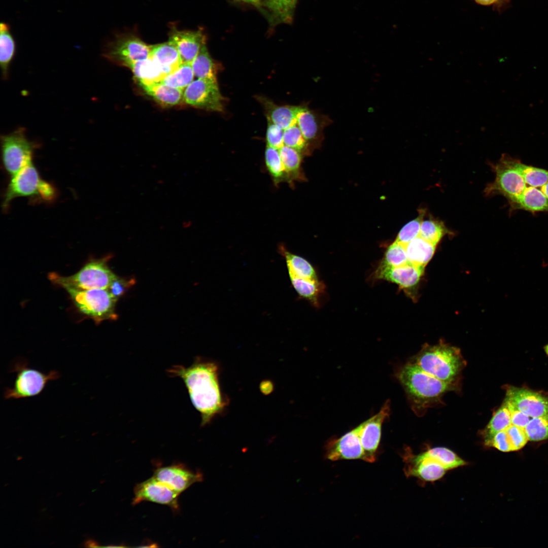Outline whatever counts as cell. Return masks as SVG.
I'll use <instances>...</instances> for the list:
<instances>
[{
    "label": "cell",
    "mask_w": 548,
    "mask_h": 548,
    "mask_svg": "<svg viewBox=\"0 0 548 548\" xmlns=\"http://www.w3.org/2000/svg\"><path fill=\"white\" fill-rule=\"evenodd\" d=\"M264 163L276 187H278L283 182L287 183L286 170L279 150L267 146L264 153Z\"/></svg>",
    "instance_id": "cell-34"
},
{
    "label": "cell",
    "mask_w": 548,
    "mask_h": 548,
    "mask_svg": "<svg viewBox=\"0 0 548 548\" xmlns=\"http://www.w3.org/2000/svg\"><path fill=\"white\" fill-rule=\"evenodd\" d=\"M18 197H27L34 200L52 202L57 197L56 188L41 178L31 163L11 177L5 191L2 208L6 211L11 201Z\"/></svg>",
    "instance_id": "cell-4"
},
{
    "label": "cell",
    "mask_w": 548,
    "mask_h": 548,
    "mask_svg": "<svg viewBox=\"0 0 548 548\" xmlns=\"http://www.w3.org/2000/svg\"><path fill=\"white\" fill-rule=\"evenodd\" d=\"M126 66L132 71L140 85L159 83L165 76L158 65L150 57L130 63Z\"/></svg>",
    "instance_id": "cell-27"
},
{
    "label": "cell",
    "mask_w": 548,
    "mask_h": 548,
    "mask_svg": "<svg viewBox=\"0 0 548 548\" xmlns=\"http://www.w3.org/2000/svg\"><path fill=\"white\" fill-rule=\"evenodd\" d=\"M151 46L133 33L118 36L104 53L109 60L126 66L132 62L150 57Z\"/></svg>",
    "instance_id": "cell-10"
},
{
    "label": "cell",
    "mask_w": 548,
    "mask_h": 548,
    "mask_svg": "<svg viewBox=\"0 0 548 548\" xmlns=\"http://www.w3.org/2000/svg\"><path fill=\"white\" fill-rule=\"evenodd\" d=\"M2 159L4 168L12 177L32 163L34 152L39 145L26 136V130L20 127L1 137Z\"/></svg>",
    "instance_id": "cell-7"
},
{
    "label": "cell",
    "mask_w": 548,
    "mask_h": 548,
    "mask_svg": "<svg viewBox=\"0 0 548 548\" xmlns=\"http://www.w3.org/2000/svg\"><path fill=\"white\" fill-rule=\"evenodd\" d=\"M278 251L286 261L289 276L318 280L314 268L306 259L289 251L283 244L279 245Z\"/></svg>",
    "instance_id": "cell-24"
},
{
    "label": "cell",
    "mask_w": 548,
    "mask_h": 548,
    "mask_svg": "<svg viewBox=\"0 0 548 548\" xmlns=\"http://www.w3.org/2000/svg\"><path fill=\"white\" fill-rule=\"evenodd\" d=\"M505 431L508 435L512 451L521 449L529 440L524 428L511 424L505 429Z\"/></svg>",
    "instance_id": "cell-43"
},
{
    "label": "cell",
    "mask_w": 548,
    "mask_h": 548,
    "mask_svg": "<svg viewBox=\"0 0 548 548\" xmlns=\"http://www.w3.org/2000/svg\"><path fill=\"white\" fill-rule=\"evenodd\" d=\"M194 77L191 63L183 62L175 71L165 76L160 82L184 90L193 81Z\"/></svg>",
    "instance_id": "cell-35"
},
{
    "label": "cell",
    "mask_w": 548,
    "mask_h": 548,
    "mask_svg": "<svg viewBox=\"0 0 548 548\" xmlns=\"http://www.w3.org/2000/svg\"><path fill=\"white\" fill-rule=\"evenodd\" d=\"M524 429L529 440L548 439V415L532 418Z\"/></svg>",
    "instance_id": "cell-40"
},
{
    "label": "cell",
    "mask_w": 548,
    "mask_h": 548,
    "mask_svg": "<svg viewBox=\"0 0 548 548\" xmlns=\"http://www.w3.org/2000/svg\"><path fill=\"white\" fill-rule=\"evenodd\" d=\"M425 372L449 383H455L465 361L460 350L445 344L425 345L411 361Z\"/></svg>",
    "instance_id": "cell-3"
},
{
    "label": "cell",
    "mask_w": 548,
    "mask_h": 548,
    "mask_svg": "<svg viewBox=\"0 0 548 548\" xmlns=\"http://www.w3.org/2000/svg\"><path fill=\"white\" fill-rule=\"evenodd\" d=\"M398 379L404 389L414 412L422 415L428 407L439 400L446 392L454 390L455 383L441 380L425 372L411 361L398 372Z\"/></svg>",
    "instance_id": "cell-2"
},
{
    "label": "cell",
    "mask_w": 548,
    "mask_h": 548,
    "mask_svg": "<svg viewBox=\"0 0 548 548\" xmlns=\"http://www.w3.org/2000/svg\"><path fill=\"white\" fill-rule=\"evenodd\" d=\"M449 231L441 222L436 219L429 218L423 220L420 236L424 239L436 245Z\"/></svg>",
    "instance_id": "cell-38"
},
{
    "label": "cell",
    "mask_w": 548,
    "mask_h": 548,
    "mask_svg": "<svg viewBox=\"0 0 548 548\" xmlns=\"http://www.w3.org/2000/svg\"><path fill=\"white\" fill-rule=\"evenodd\" d=\"M504 401L510 411L511 424L524 428L529 422L530 417L518 409L506 398Z\"/></svg>",
    "instance_id": "cell-47"
},
{
    "label": "cell",
    "mask_w": 548,
    "mask_h": 548,
    "mask_svg": "<svg viewBox=\"0 0 548 548\" xmlns=\"http://www.w3.org/2000/svg\"><path fill=\"white\" fill-rule=\"evenodd\" d=\"M296 120L309 146L319 143L323 139L324 128L332 123L328 116L311 110L304 106H299Z\"/></svg>",
    "instance_id": "cell-18"
},
{
    "label": "cell",
    "mask_w": 548,
    "mask_h": 548,
    "mask_svg": "<svg viewBox=\"0 0 548 548\" xmlns=\"http://www.w3.org/2000/svg\"><path fill=\"white\" fill-rule=\"evenodd\" d=\"M539 188L543 193L548 198V181Z\"/></svg>",
    "instance_id": "cell-52"
},
{
    "label": "cell",
    "mask_w": 548,
    "mask_h": 548,
    "mask_svg": "<svg viewBox=\"0 0 548 548\" xmlns=\"http://www.w3.org/2000/svg\"><path fill=\"white\" fill-rule=\"evenodd\" d=\"M84 546L86 547H100L98 543L93 539H88L84 543Z\"/></svg>",
    "instance_id": "cell-50"
},
{
    "label": "cell",
    "mask_w": 548,
    "mask_h": 548,
    "mask_svg": "<svg viewBox=\"0 0 548 548\" xmlns=\"http://www.w3.org/2000/svg\"><path fill=\"white\" fill-rule=\"evenodd\" d=\"M424 268L410 262L396 267L379 265L375 271V277L396 283L402 288L409 289L418 284Z\"/></svg>",
    "instance_id": "cell-19"
},
{
    "label": "cell",
    "mask_w": 548,
    "mask_h": 548,
    "mask_svg": "<svg viewBox=\"0 0 548 548\" xmlns=\"http://www.w3.org/2000/svg\"><path fill=\"white\" fill-rule=\"evenodd\" d=\"M153 477L180 493L193 484L203 480L202 473L194 472L182 464L158 468L155 470Z\"/></svg>",
    "instance_id": "cell-17"
},
{
    "label": "cell",
    "mask_w": 548,
    "mask_h": 548,
    "mask_svg": "<svg viewBox=\"0 0 548 548\" xmlns=\"http://www.w3.org/2000/svg\"><path fill=\"white\" fill-rule=\"evenodd\" d=\"M219 369L215 361L197 357L188 367L175 365L167 370L170 376L183 380L193 406L201 416L202 426L222 414L227 404L220 389Z\"/></svg>",
    "instance_id": "cell-1"
},
{
    "label": "cell",
    "mask_w": 548,
    "mask_h": 548,
    "mask_svg": "<svg viewBox=\"0 0 548 548\" xmlns=\"http://www.w3.org/2000/svg\"><path fill=\"white\" fill-rule=\"evenodd\" d=\"M325 455L326 458L331 461L354 459L364 461L365 454L358 427L339 438L330 441L326 447Z\"/></svg>",
    "instance_id": "cell-15"
},
{
    "label": "cell",
    "mask_w": 548,
    "mask_h": 548,
    "mask_svg": "<svg viewBox=\"0 0 548 548\" xmlns=\"http://www.w3.org/2000/svg\"><path fill=\"white\" fill-rule=\"evenodd\" d=\"M291 284L298 294L315 305L318 304V298L322 289L318 280H312L289 276Z\"/></svg>",
    "instance_id": "cell-36"
},
{
    "label": "cell",
    "mask_w": 548,
    "mask_h": 548,
    "mask_svg": "<svg viewBox=\"0 0 548 548\" xmlns=\"http://www.w3.org/2000/svg\"><path fill=\"white\" fill-rule=\"evenodd\" d=\"M510 206L512 211L524 210L531 212H548V198L539 188L527 186L522 195Z\"/></svg>",
    "instance_id": "cell-25"
},
{
    "label": "cell",
    "mask_w": 548,
    "mask_h": 548,
    "mask_svg": "<svg viewBox=\"0 0 548 548\" xmlns=\"http://www.w3.org/2000/svg\"><path fill=\"white\" fill-rule=\"evenodd\" d=\"M297 0H265L262 13L271 27L281 23H290Z\"/></svg>",
    "instance_id": "cell-22"
},
{
    "label": "cell",
    "mask_w": 548,
    "mask_h": 548,
    "mask_svg": "<svg viewBox=\"0 0 548 548\" xmlns=\"http://www.w3.org/2000/svg\"><path fill=\"white\" fill-rule=\"evenodd\" d=\"M287 177V183L293 186L294 181L302 179L301 173V154L291 147L284 146L279 150Z\"/></svg>",
    "instance_id": "cell-31"
},
{
    "label": "cell",
    "mask_w": 548,
    "mask_h": 548,
    "mask_svg": "<svg viewBox=\"0 0 548 548\" xmlns=\"http://www.w3.org/2000/svg\"><path fill=\"white\" fill-rule=\"evenodd\" d=\"M106 261V258L91 260L72 276L62 277L51 272L48 277L54 284L64 289H108L117 276L108 267Z\"/></svg>",
    "instance_id": "cell-6"
},
{
    "label": "cell",
    "mask_w": 548,
    "mask_h": 548,
    "mask_svg": "<svg viewBox=\"0 0 548 548\" xmlns=\"http://www.w3.org/2000/svg\"><path fill=\"white\" fill-rule=\"evenodd\" d=\"M474 1H475L478 4H480V5H482L487 6V5H492V4L495 3L498 0H474Z\"/></svg>",
    "instance_id": "cell-51"
},
{
    "label": "cell",
    "mask_w": 548,
    "mask_h": 548,
    "mask_svg": "<svg viewBox=\"0 0 548 548\" xmlns=\"http://www.w3.org/2000/svg\"><path fill=\"white\" fill-rule=\"evenodd\" d=\"M488 447H493L499 451L503 452L512 451V447L505 430L501 431L496 434L489 443Z\"/></svg>",
    "instance_id": "cell-45"
},
{
    "label": "cell",
    "mask_w": 548,
    "mask_h": 548,
    "mask_svg": "<svg viewBox=\"0 0 548 548\" xmlns=\"http://www.w3.org/2000/svg\"><path fill=\"white\" fill-rule=\"evenodd\" d=\"M258 98L264 107L267 120L284 130L297 123L296 116L299 106H278L265 97Z\"/></svg>",
    "instance_id": "cell-23"
},
{
    "label": "cell",
    "mask_w": 548,
    "mask_h": 548,
    "mask_svg": "<svg viewBox=\"0 0 548 548\" xmlns=\"http://www.w3.org/2000/svg\"><path fill=\"white\" fill-rule=\"evenodd\" d=\"M133 284V280H126L125 279L116 277L108 289L109 290L114 297L117 300L126 292L129 287Z\"/></svg>",
    "instance_id": "cell-46"
},
{
    "label": "cell",
    "mask_w": 548,
    "mask_h": 548,
    "mask_svg": "<svg viewBox=\"0 0 548 548\" xmlns=\"http://www.w3.org/2000/svg\"><path fill=\"white\" fill-rule=\"evenodd\" d=\"M405 245L395 241L387 248L380 265L390 267L402 266L409 263Z\"/></svg>",
    "instance_id": "cell-39"
},
{
    "label": "cell",
    "mask_w": 548,
    "mask_h": 548,
    "mask_svg": "<svg viewBox=\"0 0 548 548\" xmlns=\"http://www.w3.org/2000/svg\"><path fill=\"white\" fill-rule=\"evenodd\" d=\"M78 309L92 319L96 324L106 320H114L117 300L108 289L77 290L65 289Z\"/></svg>",
    "instance_id": "cell-8"
},
{
    "label": "cell",
    "mask_w": 548,
    "mask_h": 548,
    "mask_svg": "<svg viewBox=\"0 0 548 548\" xmlns=\"http://www.w3.org/2000/svg\"><path fill=\"white\" fill-rule=\"evenodd\" d=\"M223 100L217 80L197 79L184 90L183 101L194 107L222 112Z\"/></svg>",
    "instance_id": "cell-11"
},
{
    "label": "cell",
    "mask_w": 548,
    "mask_h": 548,
    "mask_svg": "<svg viewBox=\"0 0 548 548\" xmlns=\"http://www.w3.org/2000/svg\"><path fill=\"white\" fill-rule=\"evenodd\" d=\"M545 350L547 354H548V345L545 347Z\"/></svg>",
    "instance_id": "cell-53"
},
{
    "label": "cell",
    "mask_w": 548,
    "mask_h": 548,
    "mask_svg": "<svg viewBox=\"0 0 548 548\" xmlns=\"http://www.w3.org/2000/svg\"><path fill=\"white\" fill-rule=\"evenodd\" d=\"M492 167L495 174V178L485 189L486 195H502L508 200L509 204H511L522 195L527 187L523 177L509 164L504 154Z\"/></svg>",
    "instance_id": "cell-9"
},
{
    "label": "cell",
    "mask_w": 548,
    "mask_h": 548,
    "mask_svg": "<svg viewBox=\"0 0 548 548\" xmlns=\"http://www.w3.org/2000/svg\"><path fill=\"white\" fill-rule=\"evenodd\" d=\"M9 25L0 24V66L2 78L8 79L9 69L16 53V43L10 31Z\"/></svg>",
    "instance_id": "cell-28"
},
{
    "label": "cell",
    "mask_w": 548,
    "mask_h": 548,
    "mask_svg": "<svg viewBox=\"0 0 548 548\" xmlns=\"http://www.w3.org/2000/svg\"><path fill=\"white\" fill-rule=\"evenodd\" d=\"M283 141L285 146L293 148L301 154L307 151L309 145L297 123L284 130Z\"/></svg>",
    "instance_id": "cell-42"
},
{
    "label": "cell",
    "mask_w": 548,
    "mask_h": 548,
    "mask_svg": "<svg viewBox=\"0 0 548 548\" xmlns=\"http://www.w3.org/2000/svg\"><path fill=\"white\" fill-rule=\"evenodd\" d=\"M266 134L267 146L279 150L284 146V129L268 120Z\"/></svg>",
    "instance_id": "cell-44"
},
{
    "label": "cell",
    "mask_w": 548,
    "mask_h": 548,
    "mask_svg": "<svg viewBox=\"0 0 548 548\" xmlns=\"http://www.w3.org/2000/svg\"><path fill=\"white\" fill-rule=\"evenodd\" d=\"M423 453L440 464L447 470L466 464L456 453L445 447L433 448Z\"/></svg>",
    "instance_id": "cell-37"
},
{
    "label": "cell",
    "mask_w": 548,
    "mask_h": 548,
    "mask_svg": "<svg viewBox=\"0 0 548 548\" xmlns=\"http://www.w3.org/2000/svg\"><path fill=\"white\" fill-rule=\"evenodd\" d=\"M191 63L194 76L197 79L217 80V65L211 56L206 44L202 46Z\"/></svg>",
    "instance_id": "cell-32"
},
{
    "label": "cell",
    "mask_w": 548,
    "mask_h": 548,
    "mask_svg": "<svg viewBox=\"0 0 548 548\" xmlns=\"http://www.w3.org/2000/svg\"><path fill=\"white\" fill-rule=\"evenodd\" d=\"M272 384L270 382L264 381L260 385L261 390L263 393L268 394L272 391Z\"/></svg>",
    "instance_id": "cell-49"
},
{
    "label": "cell",
    "mask_w": 548,
    "mask_h": 548,
    "mask_svg": "<svg viewBox=\"0 0 548 548\" xmlns=\"http://www.w3.org/2000/svg\"><path fill=\"white\" fill-rule=\"evenodd\" d=\"M511 424L510 413L506 403L504 400L499 408L495 413L489 423L483 431L482 435L485 445L488 446L494 435L505 430Z\"/></svg>",
    "instance_id": "cell-33"
},
{
    "label": "cell",
    "mask_w": 548,
    "mask_h": 548,
    "mask_svg": "<svg viewBox=\"0 0 548 548\" xmlns=\"http://www.w3.org/2000/svg\"><path fill=\"white\" fill-rule=\"evenodd\" d=\"M150 57L158 65L164 76L175 71L183 63L176 47L169 41L151 45Z\"/></svg>",
    "instance_id": "cell-21"
},
{
    "label": "cell",
    "mask_w": 548,
    "mask_h": 548,
    "mask_svg": "<svg viewBox=\"0 0 548 548\" xmlns=\"http://www.w3.org/2000/svg\"><path fill=\"white\" fill-rule=\"evenodd\" d=\"M234 3H244L252 5L260 11H263V5L265 0H231Z\"/></svg>",
    "instance_id": "cell-48"
},
{
    "label": "cell",
    "mask_w": 548,
    "mask_h": 548,
    "mask_svg": "<svg viewBox=\"0 0 548 548\" xmlns=\"http://www.w3.org/2000/svg\"><path fill=\"white\" fill-rule=\"evenodd\" d=\"M436 246L419 236L405 245L408 260L411 263L425 267L432 257Z\"/></svg>",
    "instance_id": "cell-29"
},
{
    "label": "cell",
    "mask_w": 548,
    "mask_h": 548,
    "mask_svg": "<svg viewBox=\"0 0 548 548\" xmlns=\"http://www.w3.org/2000/svg\"><path fill=\"white\" fill-rule=\"evenodd\" d=\"M180 494L153 476L135 486L132 504L151 501L167 505L174 510H178Z\"/></svg>",
    "instance_id": "cell-13"
},
{
    "label": "cell",
    "mask_w": 548,
    "mask_h": 548,
    "mask_svg": "<svg viewBox=\"0 0 548 548\" xmlns=\"http://www.w3.org/2000/svg\"><path fill=\"white\" fill-rule=\"evenodd\" d=\"M11 369L16 373V378L13 387L5 389L4 398L6 399L37 396L43 391L48 382L60 377V373L56 370L44 373L31 368L28 366L27 361L21 358L13 362Z\"/></svg>",
    "instance_id": "cell-5"
},
{
    "label": "cell",
    "mask_w": 548,
    "mask_h": 548,
    "mask_svg": "<svg viewBox=\"0 0 548 548\" xmlns=\"http://www.w3.org/2000/svg\"><path fill=\"white\" fill-rule=\"evenodd\" d=\"M505 398L530 418L548 415V396L539 392L509 386Z\"/></svg>",
    "instance_id": "cell-14"
},
{
    "label": "cell",
    "mask_w": 548,
    "mask_h": 548,
    "mask_svg": "<svg viewBox=\"0 0 548 548\" xmlns=\"http://www.w3.org/2000/svg\"><path fill=\"white\" fill-rule=\"evenodd\" d=\"M406 475L417 477L428 482L441 478L447 470L439 463L425 456L423 453L413 457L405 455L404 458Z\"/></svg>",
    "instance_id": "cell-20"
},
{
    "label": "cell",
    "mask_w": 548,
    "mask_h": 548,
    "mask_svg": "<svg viewBox=\"0 0 548 548\" xmlns=\"http://www.w3.org/2000/svg\"><path fill=\"white\" fill-rule=\"evenodd\" d=\"M507 161L522 176L529 186L540 188L548 181V170L523 163L507 154H504Z\"/></svg>",
    "instance_id": "cell-30"
},
{
    "label": "cell",
    "mask_w": 548,
    "mask_h": 548,
    "mask_svg": "<svg viewBox=\"0 0 548 548\" xmlns=\"http://www.w3.org/2000/svg\"><path fill=\"white\" fill-rule=\"evenodd\" d=\"M168 41L178 50L183 62L193 60L202 46L206 44V36L202 28L196 30H181L175 25L170 27Z\"/></svg>",
    "instance_id": "cell-16"
},
{
    "label": "cell",
    "mask_w": 548,
    "mask_h": 548,
    "mask_svg": "<svg viewBox=\"0 0 548 548\" xmlns=\"http://www.w3.org/2000/svg\"><path fill=\"white\" fill-rule=\"evenodd\" d=\"M426 211H419V216L405 224L399 232L395 241L406 245L413 239L420 236L421 226Z\"/></svg>",
    "instance_id": "cell-41"
},
{
    "label": "cell",
    "mask_w": 548,
    "mask_h": 548,
    "mask_svg": "<svg viewBox=\"0 0 548 548\" xmlns=\"http://www.w3.org/2000/svg\"><path fill=\"white\" fill-rule=\"evenodd\" d=\"M140 86L148 95L163 106H174L183 101V90L171 87L160 82Z\"/></svg>",
    "instance_id": "cell-26"
},
{
    "label": "cell",
    "mask_w": 548,
    "mask_h": 548,
    "mask_svg": "<svg viewBox=\"0 0 548 548\" xmlns=\"http://www.w3.org/2000/svg\"><path fill=\"white\" fill-rule=\"evenodd\" d=\"M389 412L390 403L387 401L376 414L358 426L365 454L364 461L370 463L375 461L381 438L382 424L388 417Z\"/></svg>",
    "instance_id": "cell-12"
}]
</instances>
